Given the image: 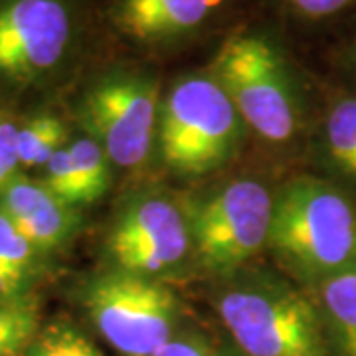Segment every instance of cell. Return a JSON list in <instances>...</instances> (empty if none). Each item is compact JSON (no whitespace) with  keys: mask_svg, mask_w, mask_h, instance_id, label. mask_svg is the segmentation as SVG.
<instances>
[{"mask_svg":"<svg viewBox=\"0 0 356 356\" xmlns=\"http://www.w3.org/2000/svg\"><path fill=\"white\" fill-rule=\"evenodd\" d=\"M297 275L321 283L356 269V206L329 182L297 178L273 202L269 243Z\"/></svg>","mask_w":356,"mask_h":356,"instance_id":"6da1fadb","label":"cell"},{"mask_svg":"<svg viewBox=\"0 0 356 356\" xmlns=\"http://www.w3.org/2000/svg\"><path fill=\"white\" fill-rule=\"evenodd\" d=\"M281 10L303 22H323L353 10L356 0H273Z\"/></svg>","mask_w":356,"mask_h":356,"instance_id":"d6986e66","label":"cell"},{"mask_svg":"<svg viewBox=\"0 0 356 356\" xmlns=\"http://www.w3.org/2000/svg\"><path fill=\"white\" fill-rule=\"evenodd\" d=\"M24 356H103L83 332L67 321L42 327Z\"/></svg>","mask_w":356,"mask_h":356,"instance_id":"e0dca14e","label":"cell"},{"mask_svg":"<svg viewBox=\"0 0 356 356\" xmlns=\"http://www.w3.org/2000/svg\"><path fill=\"white\" fill-rule=\"evenodd\" d=\"M339 62L344 67V72L356 81V36L341 50Z\"/></svg>","mask_w":356,"mask_h":356,"instance_id":"7402d4cb","label":"cell"},{"mask_svg":"<svg viewBox=\"0 0 356 356\" xmlns=\"http://www.w3.org/2000/svg\"><path fill=\"white\" fill-rule=\"evenodd\" d=\"M117 269L159 280L184 264L191 252V222L177 200L145 192L129 200L109 234Z\"/></svg>","mask_w":356,"mask_h":356,"instance_id":"9c48e42d","label":"cell"},{"mask_svg":"<svg viewBox=\"0 0 356 356\" xmlns=\"http://www.w3.org/2000/svg\"><path fill=\"white\" fill-rule=\"evenodd\" d=\"M153 356H224L200 332H177Z\"/></svg>","mask_w":356,"mask_h":356,"instance_id":"44dd1931","label":"cell"},{"mask_svg":"<svg viewBox=\"0 0 356 356\" xmlns=\"http://www.w3.org/2000/svg\"><path fill=\"white\" fill-rule=\"evenodd\" d=\"M0 212L38 252L62 248L79 228L76 206L58 198L42 180L16 177L0 194Z\"/></svg>","mask_w":356,"mask_h":356,"instance_id":"8fae6325","label":"cell"},{"mask_svg":"<svg viewBox=\"0 0 356 356\" xmlns=\"http://www.w3.org/2000/svg\"><path fill=\"white\" fill-rule=\"evenodd\" d=\"M243 125L226 89L210 70L177 77L159 115L165 163L186 175H204L234 154Z\"/></svg>","mask_w":356,"mask_h":356,"instance_id":"277c9868","label":"cell"},{"mask_svg":"<svg viewBox=\"0 0 356 356\" xmlns=\"http://www.w3.org/2000/svg\"><path fill=\"white\" fill-rule=\"evenodd\" d=\"M93 327L123 356H153L177 332L178 299L154 277L115 269L83 289Z\"/></svg>","mask_w":356,"mask_h":356,"instance_id":"8992f818","label":"cell"},{"mask_svg":"<svg viewBox=\"0 0 356 356\" xmlns=\"http://www.w3.org/2000/svg\"><path fill=\"white\" fill-rule=\"evenodd\" d=\"M275 196L257 180H234L188 216L192 245L208 271L232 275L267 243Z\"/></svg>","mask_w":356,"mask_h":356,"instance_id":"ba28073f","label":"cell"},{"mask_svg":"<svg viewBox=\"0 0 356 356\" xmlns=\"http://www.w3.org/2000/svg\"><path fill=\"white\" fill-rule=\"evenodd\" d=\"M224 356H243L242 353H229V355H224Z\"/></svg>","mask_w":356,"mask_h":356,"instance_id":"603a6c76","label":"cell"},{"mask_svg":"<svg viewBox=\"0 0 356 356\" xmlns=\"http://www.w3.org/2000/svg\"><path fill=\"white\" fill-rule=\"evenodd\" d=\"M317 309L334 356H356V269L317 283Z\"/></svg>","mask_w":356,"mask_h":356,"instance_id":"7c38bea8","label":"cell"},{"mask_svg":"<svg viewBox=\"0 0 356 356\" xmlns=\"http://www.w3.org/2000/svg\"><path fill=\"white\" fill-rule=\"evenodd\" d=\"M79 36L77 0H0V81L50 79L70 62Z\"/></svg>","mask_w":356,"mask_h":356,"instance_id":"52a82bcc","label":"cell"},{"mask_svg":"<svg viewBox=\"0 0 356 356\" xmlns=\"http://www.w3.org/2000/svg\"><path fill=\"white\" fill-rule=\"evenodd\" d=\"M18 166V125L6 117H0V194L16 178Z\"/></svg>","mask_w":356,"mask_h":356,"instance_id":"ffe728a7","label":"cell"},{"mask_svg":"<svg viewBox=\"0 0 356 356\" xmlns=\"http://www.w3.org/2000/svg\"><path fill=\"white\" fill-rule=\"evenodd\" d=\"M67 131L56 115L32 117L18 127V156L20 166L34 168L50 163V159L65 147Z\"/></svg>","mask_w":356,"mask_h":356,"instance_id":"2e32d148","label":"cell"},{"mask_svg":"<svg viewBox=\"0 0 356 356\" xmlns=\"http://www.w3.org/2000/svg\"><path fill=\"white\" fill-rule=\"evenodd\" d=\"M214 305L243 356H332L317 305L283 281H234Z\"/></svg>","mask_w":356,"mask_h":356,"instance_id":"3957f363","label":"cell"},{"mask_svg":"<svg viewBox=\"0 0 356 356\" xmlns=\"http://www.w3.org/2000/svg\"><path fill=\"white\" fill-rule=\"evenodd\" d=\"M40 255L42 252L0 212V299L32 295L30 287L40 271Z\"/></svg>","mask_w":356,"mask_h":356,"instance_id":"4fadbf2b","label":"cell"},{"mask_svg":"<svg viewBox=\"0 0 356 356\" xmlns=\"http://www.w3.org/2000/svg\"><path fill=\"white\" fill-rule=\"evenodd\" d=\"M325 147L332 165L356 178V95H343L331 105L325 121Z\"/></svg>","mask_w":356,"mask_h":356,"instance_id":"9a60e30c","label":"cell"},{"mask_svg":"<svg viewBox=\"0 0 356 356\" xmlns=\"http://www.w3.org/2000/svg\"><path fill=\"white\" fill-rule=\"evenodd\" d=\"M210 74L226 89L243 125L267 143H285L299 127V79L287 51L264 28H240L220 44Z\"/></svg>","mask_w":356,"mask_h":356,"instance_id":"7a4b0ae2","label":"cell"},{"mask_svg":"<svg viewBox=\"0 0 356 356\" xmlns=\"http://www.w3.org/2000/svg\"><path fill=\"white\" fill-rule=\"evenodd\" d=\"M70 170L76 188V204L95 202L109 186V156L103 147L89 135L67 145Z\"/></svg>","mask_w":356,"mask_h":356,"instance_id":"5bb4252c","label":"cell"},{"mask_svg":"<svg viewBox=\"0 0 356 356\" xmlns=\"http://www.w3.org/2000/svg\"><path fill=\"white\" fill-rule=\"evenodd\" d=\"M236 4L238 0H109L107 14L131 44L165 50L212 30Z\"/></svg>","mask_w":356,"mask_h":356,"instance_id":"30bf717a","label":"cell"},{"mask_svg":"<svg viewBox=\"0 0 356 356\" xmlns=\"http://www.w3.org/2000/svg\"><path fill=\"white\" fill-rule=\"evenodd\" d=\"M161 102V81L154 74L113 67L83 91L79 121L111 163L133 168L143 165L153 149Z\"/></svg>","mask_w":356,"mask_h":356,"instance_id":"5b68a950","label":"cell"},{"mask_svg":"<svg viewBox=\"0 0 356 356\" xmlns=\"http://www.w3.org/2000/svg\"><path fill=\"white\" fill-rule=\"evenodd\" d=\"M40 329V305L34 295L0 299V341L32 344Z\"/></svg>","mask_w":356,"mask_h":356,"instance_id":"ac0fdd59","label":"cell"}]
</instances>
